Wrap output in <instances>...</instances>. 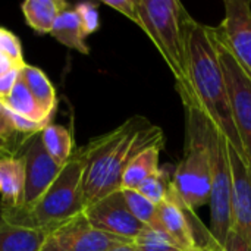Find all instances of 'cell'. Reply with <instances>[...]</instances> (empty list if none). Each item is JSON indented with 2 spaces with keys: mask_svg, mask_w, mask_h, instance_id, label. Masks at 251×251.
<instances>
[{
  "mask_svg": "<svg viewBox=\"0 0 251 251\" xmlns=\"http://www.w3.org/2000/svg\"><path fill=\"white\" fill-rule=\"evenodd\" d=\"M75 12L78 15V19L81 22V28L84 32V37L91 35L96 32L100 26V16H99V7L93 1H84L78 3L75 7Z\"/></svg>",
  "mask_w": 251,
  "mask_h": 251,
  "instance_id": "obj_25",
  "label": "cell"
},
{
  "mask_svg": "<svg viewBox=\"0 0 251 251\" xmlns=\"http://www.w3.org/2000/svg\"><path fill=\"white\" fill-rule=\"evenodd\" d=\"M140 28L150 37L176 81L187 79V28L191 16L178 0H135Z\"/></svg>",
  "mask_w": 251,
  "mask_h": 251,
  "instance_id": "obj_3",
  "label": "cell"
},
{
  "mask_svg": "<svg viewBox=\"0 0 251 251\" xmlns=\"http://www.w3.org/2000/svg\"><path fill=\"white\" fill-rule=\"evenodd\" d=\"M71 6L62 0H26L21 4L26 24L38 34H50L62 10Z\"/></svg>",
  "mask_w": 251,
  "mask_h": 251,
  "instance_id": "obj_16",
  "label": "cell"
},
{
  "mask_svg": "<svg viewBox=\"0 0 251 251\" xmlns=\"http://www.w3.org/2000/svg\"><path fill=\"white\" fill-rule=\"evenodd\" d=\"M10 69H15V65L0 51V75L9 72Z\"/></svg>",
  "mask_w": 251,
  "mask_h": 251,
  "instance_id": "obj_29",
  "label": "cell"
},
{
  "mask_svg": "<svg viewBox=\"0 0 251 251\" xmlns=\"http://www.w3.org/2000/svg\"><path fill=\"white\" fill-rule=\"evenodd\" d=\"M47 234L0 221V251H40Z\"/></svg>",
  "mask_w": 251,
  "mask_h": 251,
  "instance_id": "obj_17",
  "label": "cell"
},
{
  "mask_svg": "<svg viewBox=\"0 0 251 251\" xmlns=\"http://www.w3.org/2000/svg\"><path fill=\"white\" fill-rule=\"evenodd\" d=\"M132 241L99 231L90 225L81 212L57 228L51 229L40 251H109Z\"/></svg>",
  "mask_w": 251,
  "mask_h": 251,
  "instance_id": "obj_6",
  "label": "cell"
},
{
  "mask_svg": "<svg viewBox=\"0 0 251 251\" xmlns=\"http://www.w3.org/2000/svg\"><path fill=\"white\" fill-rule=\"evenodd\" d=\"M40 138L49 156L60 166H63L75 151L72 134L63 125L47 124L41 129Z\"/></svg>",
  "mask_w": 251,
  "mask_h": 251,
  "instance_id": "obj_19",
  "label": "cell"
},
{
  "mask_svg": "<svg viewBox=\"0 0 251 251\" xmlns=\"http://www.w3.org/2000/svg\"><path fill=\"white\" fill-rule=\"evenodd\" d=\"M232 174V228L251 249V178L244 159L228 144Z\"/></svg>",
  "mask_w": 251,
  "mask_h": 251,
  "instance_id": "obj_11",
  "label": "cell"
},
{
  "mask_svg": "<svg viewBox=\"0 0 251 251\" xmlns=\"http://www.w3.org/2000/svg\"><path fill=\"white\" fill-rule=\"evenodd\" d=\"M19 79V69H10L9 72L0 75V101L4 100L13 90L16 81Z\"/></svg>",
  "mask_w": 251,
  "mask_h": 251,
  "instance_id": "obj_27",
  "label": "cell"
},
{
  "mask_svg": "<svg viewBox=\"0 0 251 251\" xmlns=\"http://www.w3.org/2000/svg\"><path fill=\"white\" fill-rule=\"evenodd\" d=\"M104 4L109 7L118 10L128 19H131L134 24L140 26V18H138V10H137V3L135 0H104Z\"/></svg>",
  "mask_w": 251,
  "mask_h": 251,
  "instance_id": "obj_26",
  "label": "cell"
},
{
  "mask_svg": "<svg viewBox=\"0 0 251 251\" xmlns=\"http://www.w3.org/2000/svg\"><path fill=\"white\" fill-rule=\"evenodd\" d=\"M222 251H251V249L234 229H231L222 247Z\"/></svg>",
  "mask_w": 251,
  "mask_h": 251,
  "instance_id": "obj_28",
  "label": "cell"
},
{
  "mask_svg": "<svg viewBox=\"0 0 251 251\" xmlns=\"http://www.w3.org/2000/svg\"><path fill=\"white\" fill-rule=\"evenodd\" d=\"M9 156H16V154L13 153V150H12L3 140H0V159L9 157Z\"/></svg>",
  "mask_w": 251,
  "mask_h": 251,
  "instance_id": "obj_30",
  "label": "cell"
},
{
  "mask_svg": "<svg viewBox=\"0 0 251 251\" xmlns=\"http://www.w3.org/2000/svg\"><path fill=\"white\" fill-rule=\"evenodd\" d=\"M132 244L138 251H182L165 232L150 228H144Z\"/></svg>",
  "mask_w": 251,
  "mask_h": 251,
  "instance_id": "obj_22",
  "label": "cell"
},
{
  "mask_svg": "<svg viewBox=\"0 0 251 251\" xmlns=\"http://www.w3.org/2000/svg\"><path fill=\"white\" fill-rule=\"evenodd\" d=\"M204 143L210 160V234L224 247L232 228V174L226 138L207 119L204 121Z\"/></svg>",
  "mask_w": 251,
  "mask_h": 251,
  "instance_id": "obj_4",
  "label": "cell"
},
{
  "mask_svg": "<svg viewBox=\"0 0 251 251\" xmlns=\"http://www.w3.org/2000/svg\"><path fill=\"white\" fill-rule=\"evenodd\" d=\"M19 156H22L25 163V191L24 201L18 207H28L49 190L62 166L57 165L43 147L40 132L26 140Z\"/></svg>",
  "mask_w": 251,
  "mask_h": 251,
  "instance_id": "obj_9",
  "label": "cell"
},
{
  "mask_svg": "<svg viewBox=\"0 0 251 251\" xmlns=\"http://www.w3.org/2000/svg\"><path fill=\"white\" fill-rule=\"evenodd\" d=\"M165 147V141L149 146L141 153H138L131 163L126 166L122 176V190H138V187L151 175H154L159 168L160 151Z\"/></svg>",
  "mask_w": 251,
  "mask_h": 251,
  "instance_id": "obj_13",
  "label": "cell"
},
{
  "mask_svg": "<svg viewBox=\"0 0 251 251\" xmlns=\"http://www.w3.org/2000/svg\"><path fill=\"white\" fill-rule=\"evenodd\" d=\"M109 251H138L135 249V246L131 243V244H124V246H118V247H115V249H112V250Z\"/></svg>",
  "mask_w": 251,
  "mask_h": 251,
  "instance_id": "obj_31",
  "label": "cell"
},
{
  "mask_svg": "<svg viewBox=\"0 0 251 251\" xmlns=\"http://www.w3.org/2000/svg\"><path fill=\"white\" fill-rule=\"evenodd\" d=\"M0 140H3L13 150V153L16 156L19 154V151L22 150L24 144L28 140L25 137H21L15 131V128L10 122V118H9V110L3 106L1 101H0Z\"/></svg>",
  "mask_w": 251,
  "mask_h": 251,
  "instance_id": "obj_23",
  "label": "cell"
},
{
  "mask_svg": "<svg viewBox=\"0 0 251 251\" xmlns=\"http://www.w3.org/2000/svg\"><path fill=\"white\" fill-rule=\"evenodd\" d=\"M25 163L22 156L0 159V197L1 206L18 207L24 201Z\"/></svg>",
  "mask_w": 251,
  "mask_h": 251,
  "instance_id": "obj_12",
  "label": "cell"
},
{
  "mask_svg": "<svg viewBox=\"0 0 251 251\" xmlns=\"http://www.w3.org/2000/svg\"><path fill=\"white\" fill-rule=\"evenodd\" d=\"M50 35L71 50H76L81 54H88L90 49L85 43V37L81 28V22L74 7L68 6L56 18Z\"/></svg>",
  "mask_w": 251,
  "mask_h": 251,
  "instance_id": "obj_14",
  "label": "cell"
},
{
  "mask_svg": "<svg viewBox=\"0 0 251 251\" xmlns=\"http://www.w3.org/2000/svg\"><path fill=\"white\" fill-rule=\"evenodd\" d=\"M187 84L201 112L244 159L212 26L200 24L193 18L187 28Z\"/></svg>",
  "mask_w": 251,
  "mask_h": 251,
  "instance_id": "obj_1",
  "label": "cell"
},
{
  "mask_svg": "<svg viewBox=\"0 0 251 251\" xmlns=\"http://www.w3.org/2000/svg\"><path fill=\"white\" fill-rule=\"evenodd\" d=\"M124 200L132 213V216L143 224L146 228L154 229V231H162V225L159 221V213H157V206L147 200L144 196H141L135 190H122Z\"/></svg>",
  "mask_w": 251,
  "mask_h": 251,
  "instance_id": "obj_20",
  "label": "cell"
},
{
  "mask_svg": "<svg viewBox=\"0 0 251 251\" xmlns=\"http://www.w3.org/2000/svg\"><path fill=\"white\" fill-rule=\"evenodd\" d=\"M0 51L15 65V68L21 69L25 65L22 47L18 37L1 26H0Z\"/></svg>",
  "mask_w": 251,
  "mask_h": 251,
  "instance_id": "obj_24",
  "label": "cell"
},
{
  "mask_svg": "<svg viewBox=\"0 0 251 251\" xmlns=\"http://www.w3.org/2000/svg\"><path fill=\"white\" fill-rule=\"evenodd\" d=\"M1 103L7 110L19 116H24L26 119H31L38 124H44V125L50 124V118H47L44 112L40 109L38 103L35 101V99L32 97V94L29 93L25 82L21 79V76L16 81L10 94L4 100H1Z\"/></svg>",
  "mask_w": 251,
  "mask_h": 251,
  "instance_id": "obj_18",
  "label": "cell"
},
{
  "mask_svg": "<svg viewBox=\"0 0 251 251\" xmlns=\"http://www.w3.org/2000/svg\"><path fill=\"white\" fill-rule=\"evenodd\" d=\"M82 213L93 228L129 241H134L146 228L129 212L122 190L99 199L87 206Z\"/></svg>",
  "mask_w": 251,
  "mask_h": 251,
  "instance_id": "obj_8",
  "label": "cell"
},
{
  "mask_svg": "<svg viewBox=\"0 0 251 251\" xmlns=\"http://www.w3.org/2000/svg\"><path fill=\"white\" fill-rule=\"evenodd\" d=\"M169 187H171L169 175L166 174V171L159 169L154 175L149 176L135 191H138L147 200H150L151 203L159 206L160 203H163L166 200Z\"/></svg>",
  "mask_w": 251,
  "mask_h": 251,
  "instance_id": "obj_21",
  "label": "cell"
},
{
  "mask_svg": "<svg viewBox=\"0 0 251 251\" xmlns=\"http://www.w3.org/2000/svg\"><path fill=\"white\" fill-rule=\"evenodd\" d=\"M212 35L224 69L235 128L251 178V78L235 57L219 26H212Z\"/></svg>",
  "mask_w": 251,
  "mask_h": 251,
  "instance_id": "obj_5",
  "label": "cell"
},
{
  "mask_svg": "<svg viewBox=\"0 0 251 251\" xmlns=\"http://www.w3.org/2000/svg\"><path fill=\"white\" fill-rule=\"evenodd\" d=\"M224 6L225 16L219 29L251 78V3L249 0H226Z\"/></svg>",
  "mask_w": 251,
  "mask_h": 251,
  "instance_id": "obj_10",
  "label": "cell"
},
{
  "mask_svg": "<svg viewBox=\"0 0 251 251\" xmlns=\"http://www.w3.org/2000/svg\"><path fill=\"white\" fill-rule=\"evenodd\" d=\"M19 76L28 87L29 93L35 99V101L38 103V106L44 112V115L51 119V115L56 110L57 99H56L54 87L51 85L47 75L40 68L25 63L19 69Z\"/></svg>",
  "mask_w": 251,
  "mask_h": 251,
  "instance_id": "obj_15",
  "label": "cell"
},
{
  "mask_svg": "<svg viewBox=\"0 0 251 251\" xmlns=\"http://www.w3.org/2000/svg\"><path fill=\"white\" fill-rule=\"evenodd\" d=\"M85 169L84 147L74 151L62 166L49 190L28 207L0 204V221L12 225L50 232L84 210L82 178Z\"/></svg>",
  "mask_w": 251,
  "mask_h": 251,
  "instance_id": "obj_2",
  "label": "cell"
},
{
  "mask_svg": "<svg viewBox=\"0 0 251 251\" xmlns=\"http://www.w3.org/2000/svg\"><path fill=\"white\" fill-rule=\"evenodd\" d=\"M134 124V116L126 119L124 124L115 129L96 137L87 146H84L85 154V169L82 178V196H84V209L91 203L97 201L112 162V156L126 135L129 128Z\"/></svg>",
  "mask_w": 251,
  "mask_h": 251,
  "instance_id": "obj_7",
  "label": "cell"
}]
</instances>
